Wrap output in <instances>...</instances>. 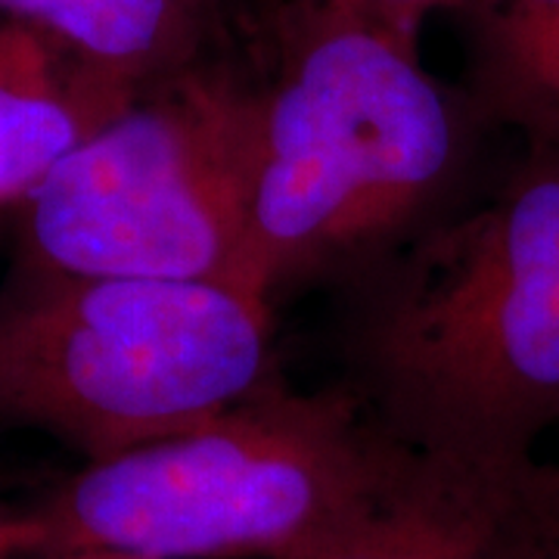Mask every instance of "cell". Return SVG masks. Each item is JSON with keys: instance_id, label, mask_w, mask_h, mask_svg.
<instances>
[{"instance_id": "obj_13", "label": "cell", "mask_w": 559, "mask_h": 559, "mask_svg": "<svg viewBox=\"0 0 559 559\" xmlns=\"http://www.w3.org/2000/svg\"><path fill=\"white\" fill-rule=\"evenodd\" d=\"M57 559H138V557H124V554H69V557Z\"/></svg>"}, {"instance_id": "obj_11", "label": "cell", "mask_w": 559, "mask_h": 559, "mask_svg": "<svg viewBox=\"0 0 559 559\" xmlns=\"http://www.w3.org/2000/svg\"><path fill=\"white\" fill-rule=\"evenodd\" d=\"M25 557V528L20 513H0V559Z\"/></svg>"}, {"instance_id": "obj_3", "label": "cell", "mask_w": 559, "mask_h": 559, "mask_svg": "<svg viewBox=\"0 0 559 559\" xmlns=\"http://www.w3.org/2000/svg\"><path fill=\"white\" fill-rule=\"evenodd\" d=\"M399 451L348 389L280 382L197 429L87 460L20 513L25 557L296 559L380 498Z\"/></svg>"}, {"instance_id": "obj_2", "label": "cell", "mask_w": 559, "mask_h": 559, "mask_svg": "<svg viewBox=\"0 0 559 559\" xmlns=\"http://www.w3.org/2000/svg\"><path fill=\"white\" fill-rule=\"evenodd\" d=\"M460 162L463 119L419 35L280 3L277 62L255 87L240 283L274 301L364 274L436 221Z\"/></svg>"}, {"instance_id": "obj_10", "label": "cell", "mask_w": 559, "mask_h": 559, "mask_svg": "<svg viewBox=\"0 0 559 559\" xmlns=\"http://www.w3.org/2000/svg\"><path fill=\"white\" fill-rule=\"evenodd\" d=\"M280 3L358 16V20L382 22V25L419 35V25L432 10H457L463 0H280Z\"/></svg>"}, {"instance_id": "obj_8", "label": "cell", "mask_w": 559, "mask_h": 559, "mask_svg": "<svg viewBox=\"0 0 559 559\" xmlns=\"http://www.w3.org/2000/svg\"><path fill=\"white\" fill-rule=\"evenodd\" d=\"M0 13L134 91L215 62L224 40L221 0H0Z\"/></svg>"}, {"instance_id": "obj_14", "label": "cell", "mask_w": 559, "mask_h": 559, "mask_svg": "<svg viewBox=\"0 0 559 559\" xmlns=\"http://www.w3.org/2000/svg\"><path fill=\"white\" fill-rule=\"evenodd\" d=\"M547 559H559V528H557V535H554V544H550V550H547Z\"/></svg>"}, {"instance_id": "obj_4", "label": "cell", "mask_w": 559, "mask_h": 559, "mask_svg": "<svg viewBox=\"0 0 559 559\" xmlns=\"http://www.w3.org/2000/svg\"><path fill=\"white\" fill-rule=\"evenodd\" d=\"M280 385L274 301L234 280L35 274L0 305V419L103 460Z\"/></svg>"}, {"instance_id": "obj_1", "label": "cell", "mask_w": 559, "mask_h": 559, "mask_svg": "<svg viewBox=\"0 0 559 559\" xmlns=\"http://www.w3.org/2000/svg\"><path fill=\"white\" fill-rule=\"evenodd\" d=\"M360 277L345 389L382 436L457 463L535 457L559 423V159Z\"/></svg>"}, {"instance_id": "obj_7", "label": "cell", "mask_w": 559, "mask_h": 559, "mask_svg": "<svg viewBox=\"0 0 559 559\" xmlns=\"http://www.w3.org/2000/svg\"><path fill=\"white\" fill-rule=\"evenodd\" d=\"M140 91L0 13V202H22Z\"/></svg>"}, {"instance_id": "obj_12", "label": "cell", "mask_w": 559, "mask_h": 559, "mask_svg": "<svg viewBox=\"0 0 559 559\" xmlns=\"http://www.w3.org/2000/svg\"><path fill=\"white\" fill-rule=\"evenodd\" d=\"M540 134H559V75L554 91H550V100H547V109H544V119L538 124Z\"/></svg>"}, {"instance_id": "obj_9", "label": "cell", "mask_w": 559, "mask_h": 559, "mask_svg": "<svg viewBox=\"0 0 559 559\" xmlns=\"http://www.w3.org/2000/svg\"><path fill=\"white\" fill-rule=\"evenodd\" d=\"M481 100L538 131L559 75V0H463Z\"/></svg>"}, {"instance_id": "obj_5", "label": "cell", "mask_w": 559, "mask_h": 559, "mask_svg": "<svg viewBox=\"0 0 559 559\" xmlns=\"http://www.w3.org/2000/svg\"><path fill=\"white\" fill-rule=\"evenodd\" d=\"M252 150L218 60L143 87L20 202L22 271L240 283Z\"/></svg>"}, {"instance_id": "obj_6", "label": "cell", "mask_w": 559, "mask_h": 559, "mask_svg": "<svg viewBox=\"0 0 559 559\" xmlns=\"http://www.w3.org/2000/svg\"><path fill=\"white\" fill-rule=\"evenodd\" d=\"M557 525L559 466L401 448L380 498L296 559H544Z\"/></svg>"}]
</instances>
